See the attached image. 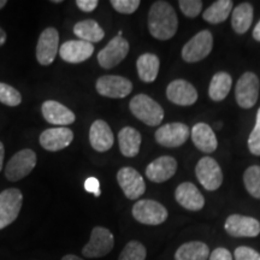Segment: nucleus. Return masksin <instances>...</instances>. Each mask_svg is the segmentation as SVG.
<instances>
[{"label": "nucleus", "instance_id": "nucleus-1", "mask_svg": "<svg viewBox=\"0 0 260 260\" xmlns=\"http://www.w3.org/2000/svg\"><path fill=\"white\" fill-rule=\"evenodd\" d=\"M178 28L176 12L168 2H155L148 12L149 32L157 40H169L174 38Z\"/></svg>", "mask_w": 260, "mask_h": 260}, {"label": "nucleus", "instance_id": "nucleus-2", "mask_svg": "<svg viewBox=\"0 0 260 260\" xmlns=\"http://www.w3.org/2000/svg\"><path fill=\"white\" fill-rule=\"evenodd\" d=\"M129 109L136 118L149 126H157L164 119V110L146 94H138L130 100Z\"/></svg>", "mask_w": 260, "mask_h": 260}, {"label": "nucleus", "instance_id": "nucleus-3", "mask_svg": "<svg viewBox=\"0 0 260 260\" xmlns=\"http://www.w3.org/2000/svg\"><path fill=\"white\" fill-rule=\"evenodd\" d=\"M133 217L145 225H159L168 219V210L154 200H139L132 210Z\"/></svg>", "mask_w": 260, "mask_h": 260}, {"label": "nucleus", "instance_id": "nucleus-4", "mask_svg": "<svg viewBox=\"0 0 260 260\" xmlns=\"http://www.w3.org/2000/svg\"><path fill=\"white\" fill-rule=\"evenodd\" d=\"M115 246V237L109 229L104 226L93 228L88 243L82 248L86 258H102L109 254Z\"/></svg>", "mask_w": 260, "mask_h": 260}, {"label": "nucleus", "instance_id": "nucleus-5", "mask_svg": "<svg viewBox=\"0 0 260 260\" xmlns=\"http://www.w3.org/2000/svg\"><path fill=\"white\" fill-rule=\"evenodd\" d=\"M37 165V154L32 149L25 148L10 159L5 168V176L10 182H17L32 171Z\"/></svg>", "mask_w": 260, "mask_h": 260}, {"label": "nucleus", "instance_id": "nucleus-6", "mask_svg": "<svg viewBox=\"0 0 260 260\" xmlns=\"http://www.w3.org/2000/svg\"><path fill=\"white\" fill-rule=\"evenodd\" d=\"M213 47V37L209 30H201L194 35L182 48V58L187 63H197L211 53Z\"/></svg>", "mask_w": 260, "mask_h": 260}, {"label": "nucleus", "instance_id": "nucleus-7", "mask_svg": "<svg viewBox=\"0 0 260 260\" xmlns=\"http://www.w3.org/2000/svg\"><path fill=\"white\" fill-rule=\"evenodd\" d=\"M23 204V195L16 188H9L0 193V230L17 219Z\"/></svg>", "mask_w": 260, "mask_h": 260}, {"label": "nucleus", "instance_id": "nucleus-8", "mask_svg": "<svg viewBox=\"0 0 260 260\" xmlns=\"http://www.w3.org/2000/svg\"><path fill=\"white\" fill-rule=\"evenodd\" d=\"M195 175L198 181L206 190H217L222 186L223 172L219 164L211 157H204L195 167Z\"/></svg>", "mask_w": 260, "mask_h": 260}, {"label": "nucleus", "instance_id": "nucleus-9", "mask_svg": "<svg viewBox=\"0 0 260 260\" xmlns=\"http://www.w3.org/2000/svg\"><path fill=\"white\" fill-rule=\"evenodd\" d=\"M260 82L254 73H245L236 83L235 96L237 105L242 109H251L258 102Z\"/></svg>", "mask_w": 260, "mask_h": 260}, {"label": "nucleus", "instance_id": "nucleus-10", "mask_svg": "<svg viewBox=\"0 0 260 260\" xmlns=\"http://www.w3.org/2000/svg\"><path fill=\"white\" fill-rule=\"evenodd\" d=\"M95 88L100 95L112 98V99H122L132 93L133 83L123 76L105 75L98 79Z\"/></svg>", "mask_w": 260, "mask_h": 260}, {"label": "nucleus", "instance_id": "nucleus-11", "mask_svg": "<svg viewBox=\"0 0 260 260\" xmlns=\"http://www.w3.org/2000/svg\"><path fill=\"white\" fill-rule=\"evenodd\" d=\"M190 135V129L183 123H168V124L161 125L157 129L154 138L155 141L162 147L174 148L180 147L186 141Z\"/></svg>", "mask_w": 260, "mask_h": 260}, {"label": "nucleus", "instance_id": "nucleus-12", "mask_svg": "<svg viewBox=\"0 0 260 260\" xmlns=\"http://www.w3.org/2000/svg\"><path fill=\"white\" fill-rule=\"evenodd\" d=\"M129 53V42L123 37H115L98 53V61L104 69H112L122 63Z\"/></svg>", "mask_w": 260, "mask_h": 260}, {"label": "nucleus", "instance_id": "nucleus-13", "mask_svg": "<svg viewBox=\"0 0 260 260\" xmlns=\"http://www.w3.org/2000/svg\"><path fill=\"white\" fill-rule=\"evenodd\" d=\"M117 182L125 197L130 200L139 199L146 191L144 177L133 168H122L117 172Z\"/></svg>", "mask_w": 260, "mask_h": 260}, {"label": "nucleus", "instance_id": "nucleus-14", "mask_svg": "<svg viewBox=\"0 0 260 260\" xmlns=\"http://www.w3.org/2000/svg\"><path fill=\"white\" fill-rule=\"evenodd\" d=\"M224 229L233 237H256L260 234V222L253 217L232 214L224 223Z\"/></svg>", "mask_w": 260, "mask_h": 260}, {"label": "nucleus", "instance_id": "nucleus-15", "mask_svg": "<svg viewBox=\"0 0 260 260\" xmlns=\"http://www.w3.org/2000/svg\"><path fill=\"white\" fill-rule=\"evenodd\" d=\"M59 44L57 29L48 27L40 34L37 45V59L41 65H51L56 59Z\"/></svg>", "mask_w": 260, "mask_h": 260}, {"label": "nucleus", "instance_id": "nucleus-16", "mask_svg": "<svg viewBox=\"0 0 260 260\" xmlns=\"http://www.w3.org/2000/svg\"><path fill=\"white\" fill-rule=\"evenodd\" d=\"M74 140L73 130L67 126L46 129L40 135V145L46 151L57 152L67 148Z\"/></svg>", "mask_w": 260, "mask_h": 260}, {"label": "nucleus", "instance_id": "nucleus-17", "mask_svg": "<svg viewBox=\"0 0 260 260\" xmlns=\"http://www.w3.org/2000/svg\"><path fill=\"white\" fill-rule=\"evenodd\" d=\"M177 161L174 157L170 155H162L149 162L146 168V176L149 181L155 183H162L167 182L176 174Z\"/></svg>", "mask_w": 260, "mask_h": 260}, {"label": "nucleus", "instance_id": "nucleus-18", "mask_svg": "<svg viewBox=\"0 0 260 260\" xmlns=\"http://www.w3.org/2000/svg\"><path fill=\"white\" fill-rule=\"evenodd\" d=\"M167 96L171 103L180 106H190L197 103L198 92L193 84L186 80H175L169 83Z\"/></svg>", "mask_w": 260, "mask_h": 260}, {"label": "nucleus", "instance_id": "nucleus-19", "mask_svg": "<svg viewBox=\"0 0 260 260\" xmlns=\"http://www.w3.org/2000/svg\"><path fill=\"white\" fill-rule=\"evenodd\" d=\"M94 53L93 44L82 40L65 41L59 48L61 59L70 64H79L92 57Z\"/></svg>", "mask_w": 260, "mask_h": 260}, {"label": "nucleus", "instance_id": "nucleus-20", "mask_svg": "<svg viewBox=\"0 0 260 260\" xmlns=\"http://www.w3.org/2000/svg\"><path fill=\"white\" fill-rule=\"evenodd\" d=\"M41 111L44 118L54 125L67 126L73 124L76 119L75 113L70 109H68L63 104L54 102V100H47L42 104Z\"/></svg>", "mask_w": 260, "mask_h": 260}, {"label": "nucleus", "instance_id": "nucleus-21", "mask_svg": "<svg viewBox=\"0 0 260 260\" xmlns=\"http://www.w3.org/2000/svg\"><path fill=\"white\" fill-rule=\"evenodd\" d=\"M175 199L188 211H200L205 206L204 195L190 182H183L176 188Z\"/></svg>", "mask_w": 260, "mask_h": 260}, {"label": "nucleus", "instance_id": "nucleus-22", "mask_svg": "<svg viewBox=\"0 0 260 260\" xmlns=\"http://www.w3.org/2000/svg\"><path fill=\"white\" fill-rule=\"evenodd\" d=\"M113 133L110 125L103 119L93 122L89 129V142L96 152H106L113 146Z\"/></svg>", "mask_w": 260, "mask_h": 260}, {"label": "nucleus", "instance_id": "nucleus-23", "mask_svg": "<svg viewBox=\"0 0 260 260\" xmlns=\"http://www.w3.org/2000/svg\"><path fill=\"white\" fill-rule=\"evenodd\" d=\"M190 135L195 147L204 153H212L218 147L216 134L206 123H197L190 130Z\"/></svg>", "mask_w": 260, "mask_h": 260}, {"label": "nucleus", "instance_id": "nucleus-24", "mask_svg": "<svg viewBox=\"0 0 260 260\" xmlns=\"http://www.w3.org/2000/svg\"><path fill=\"white\" fill-rule=\"evenodd\" d=\"M141 141V134L132 126H125L118 133L119 149L126 158H134L139 154Z\"/></svg>", "mask_w": 260, "mask_h": 260}, {"label": "nucleus", "instance_id": "nucleus-25", "mask_svg": "<svg viewBox=\"0 0 260 260\" xmlns=\"http://www.w3.org/2000/svg\"><path fill=\"white\" fill-rule=\"evenodd\" d=\"M136 68H138L140 80L144 81L145 83L154 82L160 68V60L153 53H144L138 58Z\"/></svg>", "mask_w": 260, "mask_h": 260}, {"label": "nucleus", "instance_id": "nucleus-26", "mask_svg": "<svg viewBox=\"0 0 260 260\" xmlns=\"http://www.w3.org/2000/svg\"><path fill=\"white\" fill-rule=\"evenodd\" d=\"M210 254V248L206 243L190 241L178 247L175 253V260H207Z\"/></svg>", "mask_w": 260, "mask_h": 260}, {"label": "nucleus", "instance_id": "nucleus-27", "mask_svg": "<svg viewBox=\"0 0 260 260\" xmlns=\"http://www.w3.org/2000/svg\"><path fill=\"white\" fill-rule=\"evenodd\" d=\"M74 32L80 40L89 42V44L102 41L105 37L104 29L93 19H84L75 24Z\"/></svg>", "mask_w": 260, "mask_h": 260}, {"label": "nucleus", "instance_id": "nucleus-28", "mask_svg": "<svg viewBox=\"0 0 260 260\" xmlns=\"http://www.w3.org/2000/svg\"><path fill=\"white\" fill-rule=\"evenodd\" d=\"M253 22V6L249 3H242L234 9L232 27L236 34H245Z\"/></svg>", "mask_w": 260, "mask_h": 260}, {"label": "nucleus", "instance_id": "nucleus-29", "mask_svg": "<svg viewBox=\"0 0 260 260\" xmlns=\"http://www.w3.org/2000/svg\"><path fill=\"white\" fill-rule=\"evenodd\" d=\"M232 84L233 79L228 73L220 71V73L214 74L210 82L209 96L213 102H222L229 94Z\"/></svg>", "mask_w": 260, "mask_h": 260}, {"label": "nucleus", "instance_id": "nucleus-30", "mask_svg": "<svg viewBox=\"0 0 260 260\" xmlns=\"http://www.w3.org/2000/svg\"><path fill=\"white\" fill-rule=\"evenodd\" d=\"M234 3L232 0H218L214 2L209 9L205 10L203 17L206 22L212 24H218L229 17L233 10Z\"/></svg>", "mask_w": 260, "mask_h": 260}, {"label": "nucleus", "instance_id": "nucleus-31", "mask_svg": "<svg viewBox=\"0 0 260 260\" xmlns=\"http://www.w3.org/2000/svg\"><path fill=\"white\" fill-rule=\"evenodd\" d=\"M243 183L247 191L255 199H260V167L253 165L243 174Z\"/></svg>", "mask_w": 260, "mask_h": 260}, {"label": "nucleus", "instance_id": "nucleus-32", "mask_svg": "<svg viewBox=\"0 0 260 260\" xmlns=\"http://www.w3.org/2000/svg\"><path fill=\"white\" fill-rule=\"evenodd\" d=\"M146 247L139 241H129L122 249L118 260H146Z\"/></svg>", "mask_w": 260, "mask_h": 260}, {"label": "nucleus", "instance_id": "nucleus-33", "mask_svg": "<svg viewBox=\"0 0 260 260\" xmlns=\"http://www.w3.org/2000/svg\"><path fill=\"white\" fill-rule=\"evenodd\" d=\"M0 103L15 107L22 103L21 93L10 84L0 82Z\"/></svg>", "mask_w": 260, "mask_h": 260}, {"label": "nucleus", "instance_id": "nucleus-34", "mask_svg": "<svg viewBox=\"0 0 260 260\" xmlns=\"http://www.w3.org/2000/svg\"><path fill=\"white\" fill-rule=\"evenodd\" d=\"M248 149L252 154L260 155V109L256 112L255 125L248 138Z\"/></svg>", "mask_w": 260, "mask_h": 260}, {"label": "nucleus", "instance_id": "nucleus-35", "mask_svg": "<svg viewBox=\"0 0 260 260\" xmlns=\"http://www.w3.org/2000/svg\"><path fill=\"white\" fill-rule=\"evenodd\" d=\"M178 5L183 15L189 18L198 17L203 10V2L200 0H180Z\"/></svg>", "mask_w": 260, "mask_h": 260}, {"label": "nucleus", "instance_id": "nucleus-36", "mask_svg": "<svg viewBox=\"0 0 260 260\" xmlns=\"http://www.w3.org/2000/svg\"><path fill=\"white\" fill-rule=\"evenodd\" d=\"M110 4L119 14L132 15L139 9L141 3H140V0H111Z\"/></svg>", "mask_w": 260, "mask_h": 260}, {"label": "nucleus", "instance_id": "nucleus-37", "mask_svg": "<svg viewBox=\"0 0 260 260\" xmlns=\"http://www.w3.org/2000/svg\"><path fill=\"white\" fill-rule=\"evenodd\" d=\"M235 260H260V253L247 246L237 247L234 252Z\"/></svg>", "mask_w": 260, "mask_h": 260}, {"label": "nucleus", "instance_id": "nucleus-38", "mask_svg": "<svg viewBox=\"0 0 260 260\" xmlns=\"http://www.w3.org/2000/svg\"><path fill=\"white\" fill-rule=\"evenodd\" d=\"M84 189L88 193L93 194L94 197H100L102 195V190H100V182L95 177H89L87 178L84 182Z\"/></svg>", "mask_w": 260, "mask_h": 260}, {"label": "nucleus", "instance_id": "nucleus-39", "mask_svg": "<svg viewBox=\"0 0 260 260\" xmlns=\"http://www.w3.org/2000/svg\"><path fill=\"white\" fill-rule=\"evenodd\" d=\"M209 260H233V255L229 249L224 248V247H218L211 253Z\"/></svg>", "mask_w": 260, "mask_h": 260}, {"label": "nucleus", "instance_id": "nucleus-40", "mask_svg": "<svg viewBox=\"0 0 260 260\" xmlns=\"http://www.w3.org/2000/svg\"><path fill=\"white\" fill-rule=\"evenodd\" d=\"M76 5L83 12H92L99 5V2L98 0H77Z\"/></svg>", "mask_w": 260, "mask_h": 260}, {"label": "nucleus", "instance_id": "nucleus-41", "mask_svg": "<svg viewBox=\"0 0 260 260\" xmlns=\"http://www.w3.org/2000/svg\"><path fill=\"white\" fill-rule=\"evenodd\" d=\"M4 157H5V148L3 142H0V171L3 170V165H4Z\"/></svg>", "mask_w": 260, "mask_h": 260}, {"label": "nucleus", "instance_id": "nucleus-42", "mask_svg": "<svg viewBox=\"0 0 260 260\" xmlns=\"http://www.w3.org/2000/svg\"><path fill=\"white\" fill-rule=\"evenodd\" d=\"M253 38H254V40L260 42V21L255 24L254 29H253Z\"/></svg>", "mask_w": 260, "mask_h": 260}, {"label": "nucleus", "instance_id": "nucleus-43", "mask_svg": "<svg viewBox=\"0 0 260 260\" xmlns=\"http://www.w3.org/2000/svg\"><path fill=\"white\" fill-rule=\"evenodd\" d=\"M6 41V32L4 31V29L0 27V46H3V45L5 44Z\"/></svg>", "mask_w": 260, "mask_h": 260}, {"label": "nucleus", "instance_id": "nucleus-44", "mask_svg": "<svg viewBox=\"0 0 260 260\" xmlns=\"http://www.w3.org/2000/svg\"><path fill=\"white\" fill-rule=\"evenodd\" d=\"M61 260H84V259L80 258V256H77L75 254H67V255H64L63 258H61Z\"/></svg>", "mask_w": 260, "mask_h": 260}, {"label": "nucleus", "instance_id": "nucleus-45", "mask_svg": "<svg viewBox=\"0 0 260 260\" xmlns=\"http://www.w3.org/2000/svg\"><path fill=\"white\" fill-rule=\"evenodd\" d=\"M6 4H8V2H6V0H0V10L4 8Z\"/></svg>", "mask_w": 260, "mask_h": 260}, {"label": "nucleus", "instance_id": "nucleus-46", "mask_svg": "<svg viewBox=\"0 0 260 260\" xmlns=\"http://www.w3.org/2000/svg\"><path fill=\"white\" fill-rule=\"evenodd\" d=\"M52 3H54V4H60L61 0H53V2H52Z\"/></svg>", "mask_w": 260, "mask_h": 260}, {"label": "nucleus", "instance_id": "nucleus-47", "mask_svg": "<svg viewBox=\"0 0 260 260\" xmlns=\"http://www.w3.org/2000/svg\"><path fill=\"white\" fill-rule=\"evenodd\" d=\"M122 35H123V31H122V30H119V31H118V34H117V37H122Z\"/></svg>", "mask_w": 260, "mask_h": 260}]
</instances>
